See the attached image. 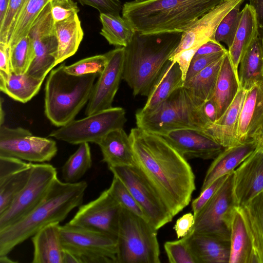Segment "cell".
Instances as JSON below:
<instances>
[{
	"mask_svg": "<svg viewBox=\"0 0 263 263\" xmlns=\"http://www.w3.org/2000/svg\"><path fill=\"white\" fill-rule=\"evenodd\" d=\"M129 137L135 166L174 217L189 205L196 190L191 166L162 136L137 127Z\"/></svg>",
	"mask_w": 263,
	"mask_h": 263,
	"instance_id": "1",
	"label": "cell"
},
{
	"mask_svg": "<svg viewBox=\"0 0 263 263\" xmlns=\"http://www.w3.org/2000/svg\"><path fill=\"white\" fill-rule=\"evenodd\" d=\"M225 0H151L123 5L122 17L144 34L183 33Z\"/></svg>",
	"mask_w": 263,
	"mask_h": 263,
	"instance_id": "2",
	"label": "cell"
},
{
	"mask_svg": "<svg viewBox=\"0 0 263 263\" xmlns=\"http://www.w3.org/2000/svg\"><path fill=\"white\" fill-rule=\"evenodd\" d=\"M87 187L85 181L70 183L57 178L35 208L17 222L0 231V256L8 255L43 227L63 221L73 209L82 205Z\"/></svg>",
	"mask_w": 263,
	"mask_h": 263,
	"instance_id": "3",
	"label": "cell"
},
{
	"mask_svg": "<svg viewBox=\"0 0 263 263\" xmlns=\"http://www.w3.org/2000/svg\"><path fill=\"white\" fill-rule=\"evenodd\" d=\"M182 33L144 34L136 31L125 47L122 79L133 95L147 96L170 57L178 47Z\"/></svg>",
	"mask_w": 263,
	"mask_h": 263,
	"instance_id": "4",
	"label": "cell"
},
{
	"mask_svg": "<svg viewBox=\"0 0 263 263\" xmlns=\"http://www.w3.org/2000/svg\"><path fill=\"white\" fill-rule=\"evenodd\" d=\"M65 65L62 63L50 71L45 86V114L59 127L74 120L88 103L99 76L95 73L72 75L65 71Z\"/></svg>",
	"mask_w": 263,
	"mask_h": 263,
	"instance_id": "5",
	"label": "cell"
},
{
	"mask_svg": "<svg viewBox=\"0 0 263 263\" xmlns=\"http://www.w3.org/2000/svg\"><path fill=\"white\" fill-rule=\"evenodd\" d=\"M135 117L137 127L160 136L181 129L204 131L211 125L202 106L194 101L184 87L174 91L153 111L147 114L136 112Z\"/></svg>",
	"mask_w": 263,
	"mask_h": 263,
	"instance_id": "6",
	"label": "cell"
},
{
	"mask_svg": "<svg viewBox=\"0 0 263 263\" xmlns=\"http://www.w3.org/2000/svg\"><path fill=\"white\" fill-rule=\"evenodd\" d=\"M157 230L121 206L117 236V263H160Z\"/></svg>",
	"mask_w": 263,
	"mask_h": 263,
	"instance_id": "7",
	"label": "cell"
},
{
	"mask_svg": "<svg viewBox=\"0 0 263 263\" xmlns=\"http://www.w3.org/2000/svg\"><path fill=\"white\" fill-rule=\"evenodd\" d=\"M63 249L80 263H117V238L69 222L60 226Z\"/></svg>",
	"mask_w": 263,
	"mask_h": 263,
	"instance_id": "8",
	"label": "cell"
},
{
	"mask_svg": "<svg viewBox=\"0 0 263 263\" xmlns=\"http://www.w3.org/2000/svg\"><path fill=\"white\" fill-rule=\"evenodd\" d=\"M126 112L121 107H112L80 120H73L52 131L49 136L71 144L94 143L98 145L110 132L123 128Z\"/></svg>",
	"mask_w": 263,
	"mask_h": 263,
	"instance_id": "9",
	"label": "cell"
},
{
	"mask_svg": "<svg viewBox=\"0 0 263 263\" xmlns=\"http://www.w3.org/2000/svg\"><path fill=\"white\" fill-rule=\"evenodd\" d=\"M234 171L195 217L191 232L230 240L231 228L237 203L233 190Z\"/></svg>",
	"mask_w": 263,
	"mask_h": 263,
	"instance_id": "10",
	"label": "cell"
},
{
	"mask_svg": "<svg viewBox=\"0 0 263 263\" xmlns=\"http://www.w3.org/2000/svg\"><path fill=\"white\" fill-rule=\"evenodd\" d=\"M58 178L56 168L48 163H33L29 180L9 206L0 214V231L17 222L35 208Z\"/></svg>",
	"mask_w": 263,
	"mask_h": 263,
	"instance_id": "11",
	"label": "cell"
},
{
	"mask_svg": "<svg viewBox=\"0 0 263 263\" xmlns=\"http://www.w3.org/2000/svg\"><path fill=\"white\" fill-rule=\"evenodd\" d=\"M108 169L126 186L156 230L172 221L174 217L169 210L136 166L109 167Z\"/></svg>",
	"mask_w": 263,
	"mask_h": 263,
	"instance_id": "12",
	"label": "cell"
},
{
	"mask_svg": "<svg viewBox=\"0 0 263 263\" xmlns=\"http://www.w3.org/2000/svg\"><path fill=\"white\" fill-rule=\"evenodd\" d=\"M57 152V143L51 139L34 136L21 127L0 126V156L41 163L51 161Z\"/></svg>",
	"mask_w": 263,
	"mask_h": 263,
	"instance_id": "13",
	"label": "cell"
},
{
	"mask_svg": "<svg viewBox=\"0 0 263 263\" xmlns=\"http://www.w3.org/2000/svg\"><path fill=\"white\" fill-rule=\"evenodd\" d=\"M28 35L33 43L34 57L26 72L32 77L44 80L56 66L58 50L49 2L34 20Z\"/></svg>",
	"mask_w": 263,
	"mask_h": 263,
	"instance_id": "14",
	"label": "cell"
},
{
	"mask_svg": "<svg viewBox=\"0 0 263 263\" xmlns=\"http://www.w3.org/2000/svg\"><path fill=\"white\" fill-rule=\"evenodd\" d=\"M121 209L107 189L95 200L80 205L69 222L117 238Z\"/></svg>",
	"mask_w": 263,
	"mask_h": 263,
	"instance_id": "15",
	"label": "cell"
},
{
	"mask_svg": "<svg viewBox=\"0 0 263 263\" xmlns=\"http://www.w3.org/2000/svg\"><path fill=\"white\" fill-rule=\"evenodd\" d=\"M125 51V47H117L106 53L108 62L94 85L85 110L86 116L112 107L114 98L122 79Z\"/></svg>",
	"mask_w": 263,
	"mask_h": 263,
	"instance_id": "16",
	"label": "cell"
},
{
	"mask_svg": "<svg viewBox=\"0 0 263 263\" xmlns=\"http://www.w3.org/2000/svg\"><path fill=\"white\" fill-rule=\"evenodd\" d=\"M162 136L186 160L214 159L224 148L202 131L195 129L172 130Z\"/></svg>",
	"mask_w": 263,
	"mask_h": 263,
	"instance_id": "17",
	"label": "cell"
},
{
	"mask_svg": "<svg viewBox=\"0 0 263 263\" xmlns=\"http://www.w3.org/2000/svg\"><path fill=\"white\" fill-rule=\"evenodd\" d=\"M243 1L225 0L198 18L182 33L178 47L171 57L185 49L199 48L209 40H214L215 31L221 20L232 9L242 4Z\"/></svg>",
	"mask_w": 263,
	"mask_h": 263,
	"instance_id": "18",
	"label": "cell"
},
{
	"mask_svg": "<svg viewBox=\"0 0 263 263\" xmlns=\"http://www.w3.org/2000/svg\"><path fill=\"white\" fill-rule=\"evenodd\" d=\"M233 190L240 208L263 191V152L256 148L234 171Z\"/></svg>",
	"mask_w": 263,
	"mask_h": 263,
	"instance_id": "19",
	"label": "cell"
},
{
	"mask_svg": "<svg viewBox=\"0 0 263 263\" xmlns=\"http://www.w3.org/2000/svg\"><path fill=\"white\" fill-rule=\"evenodd\" d=\"M262 124L263 81H261L246 91L238 121L240 142L252 140Z\"/></svg>",
	"mask_w": 263,
	"mask_h": 263,
	"instance_id": "20",
	"label": "cell"
},
{
	"mask_svg": "<svg viewBox=\"0 0 263 263\" xmlns=\"http://www.w3.org/2000/svg\"><path fill=\"white\" fill-rule=\"evenodd\" d=\"M246 90L240 88L223 114L202 131L224 148L241 144L238 138L239 115Z\"/></svg>",
	"mask_w": 263,
	"mask_h": 263,
	"instance_id": "21",
	"label": "cell"
},
{
	"mask_svg": "<svg viewBox=\"0 0 263 263\" xmlns=\"http://www.w3.org/2000/svg\"><path fill=\"white\" fill-rule=\"evenodd\" d=\"M230 243L229 263H259L252 234L239 206L232 219Z\"/></svg>",
	"mask_w": 263,
	"mask_h": 263,
	"instance_id": "22",
	"label": "cell"
},
{
	"mask_svg": "<svg viewBox=\"0 0 263 263\" xmlns=\"http://www.w3.org/2000/svg\"><path fill=\"white\" fill-rule=\"evenodd\" d=\"M184 80L178 64L169 60L152 86L146 103L136 112L149 114L155 110L177 89L183 87Z\"/></svg>",
	"mask_w": 263,
	"mask_h": 263,
	"instance_id": "23",
	"label": "cell"
},
{
	"mask_svg": "<svg viewBox=\"0 0 263 263\" xmlns=\"http://www.w3.org/2000/svg\"><path fill=\"white\" fill-rule=\"evenodd\" d=\"M186 235L196 263H229L230 240L191 231Z\"/></svg>",
	"mask_w": 263,
	"mask_h": 263,
	"instance_id": "24",
	"label": "cell"
},
{
	"mask_svg": "<svg viewBox=\"0 0 263 263\" xmlns=\"http://www.w3.org/2000/svg\"><path fill=\"white\" fill-rule=\"evenodd\" d=\"M256 148L252 139L241 144L224 148L208 170L200 192L219 177L228 175L245 161Z\"/></svg>",
	"mask_w": 263,
	"mask_h": 263,
	"instance_id": "25",
	"label": "cell"
},
{
	"mask_svg": "<svg viewBox=\"0 0 263 263\" xmlns=\"http://www.w3.org/2000/svg\"><path fill=\"white\" fill-rule=\"evenodd\" d=\"M59 222L50 223L31 237L33 263H62L64 252Z\"/></svg>",
	"mask_w": 263,
	"mask_h": 263,
	"instance_id": "26",
	"label": "cell"
},
{
	"mask_svg": "<svg viewBox=\"0 0 263 263\" xmlns=\"http://www.w3.org/2000/svg\"><path fill=\"white\" fill-rule=\"evenodd\" d=\"M102 161L108 167L135 166V161L129 135L123 128L109 133L98 144Z\"/></svg>",
	"mask_w": 263,
	"mask_h": 263,
	"instance_id": "27",
	"label": "cell"
},
{
	"mask_svg": "<svg viewBox=\"0 0 263 263\" xmlns=\"http://www.w3.org/2000/svg\"><path fill=\"white\" fill-rule=\"evenodd\" d=\"M240 88L238 74L235 72L228 51L224 55L211 99L217 109V120L226 111Z\"/></svg>",
	"mask_w": 263,
	"mask_h": 263,
	"instance_id": "28",
	"label": "cell"
},
{
	"mask_svg": "<svg viewBox=\"0 0 263 263\" xmlns=\"http://www.w3.org/2000/svg\"><path fill=\"white\" fill-rule=\"evenodd\" d=\"M258 36V25L255 12L252 7L249 4H247L241 11V17L237 31L233 43L228 50L236 73L238 74V68L242 57Z\"/></svg>",
	"mask_w": 263,
	"mask_h": 263,
	"instance_id": "29",
	"label": "cell"
},
{
	"mask_svg": "<svg viewBox=\"0 0 263 263\" xmlns=\"http://www.w3.org/2000/svg\"><path fill=\"white\" fill-rule=\"evenodd\" d=\"M240 88L248 90L263 81V39L257 37L248 47L239 63Z\"/></svg>",
	"mask_w": 263,
	"mask_h": 263,
	"instance_id": "30",
	"label": "cell"
},
{
	"mask_svg": "<svg viewBox=\"0 0 263 263\" xmlns=\"http://www.w3.org/2000/svg\"><path fill=\"white\" fill-rule=\"evenodd\" d=\"M58 43L56 65L62 63L77 51L84 32L78 14L54 23Z\"/></svg>",
	"mask_w": 263,
	"mask_h": 263,
	"instance_id": "31",
	"label": "cell"
},
{
	"mask_svg": "<svg viewBox=\"0 0 263 263\" xmlns=\"http://www.w3.org/2000/svg\"><path fill=\"white\" fill-rule=\"evenodd\" d=\"M44 80L31 76L27 72L8 74L0 72V89L13 100L25 103L39 91Z\"/></svg>",
	"mask_w": 263,
	"mask_h": 263,
	"instance_id": "32",
	"label": "cell"
},
{
	"mask_svg": "<svg viewBox=\"0 0 263 263\" xmlns=\"http://www.w3.org/2000/svg\"><path fill=\"white\" fill-rule=\"evenodd\" d=\"M223 57L184 82L183 87L199 106L212 97Z\"/></svg>",
	"mask_w": 263,
	"mask_h": 263,
	"instance_id": "33",
	"label": "cell"
},
{
	"mask_svg": "<svg viewBox=\"0 0 263 263\" xmlns=\"http://www.w3.org/2000/svg\"><path fill=\"white\" fill-rule=\"evenodd\" d=\"M102 27L100 34L110 45L126 47L132 40L136 31L132 26L120 15L100 13Z\"/></svg>",
	"mask_w": 263,
	"mask_h": 263,
	"instance_id": "34",
	"label": "cell"
},
{
	"mask_svg": "<svg viewBox=\"0 0 263 263\" xmlns=\"http://www.w3.org/2000/svg\"><path fill=\"white\" fill-rule=\"evenodd\" d=\"M49 0H24L15 17L9 34L12 46L28 35L30 27Z\"/></svg>",
	"mask_w": 263,
	"mask_h": 263,
	"instance_id": "35",
	"label": "cell"
},
{
	"mask_svg": "<svg viewBox=\"0 0 263 263\" xmlns=\"http://www.w3.org/2000/svg\"><path fill=\"white\" fill-rule=\"evenodd\" d=\"M240 208L252 234L259 262L263 263V191Z\"/></svg>",
	"mask_w": 263,
	"mask_h": 263,
	"instance_id": "36",
	"label": "cell"
},
{
	"mask_svg": "<svg viewBox=\"0 0 263 263\" xmlns=\"http://www.w3.org/2000/svg\"><path fill=\"white\" fill-rule=\"evenodd\" d=\"M77 150L72 154L62 168V176L64 182H79L91 167L92 158L88 143L79 144Z\"/></svg>",
	"mask_w": 263,
	"mask_h": 263,
	"instance_id": "37",
	"label": "cell"
},
{
	"mask_svg": "<svg viewBox=\"0 0 263 263\" xmlns=\"http://www.w3.org/2000/svg\"><path fill=\"white\" fill-rule=\"evenodd\" d=\"M32 164L29 162L27 167L0 179V214L9 206L27 183Z\"/></svg>",
	"mask_w": 263,
	"mask_h": 263,
	"instance_id": "38",
	"label": "cell"
},
{
	"mask_svg": "<svg viewBox=\"0 0 263 263\" xmlns=\"http://www.w3.org/2000/svg\"><path fill=\"white\" fill-rule=\"evenodd\" d=\"M10 47L12 72L16 74L26 72L34 57L31 39L27 35Z\"/></svg>",
	"mask_w": 263,
	"mask_h": 263,
	"instance_id": "39",
	"label": "cell"
},
{
	"mask_svg": "<svg viewBox=\"0 0 263 263\" xmlns=\"http://www.w3.org/2000/svg\"><path fill=\"white\" fill-rule=\"evenodd\" d=\"M241 5V4H238L223 17L215 32L214 40L219 43H224L228 48L233 43L239 24Z\"/></svg>",
	"mask_w": 263,
	"mask_h": 263,
	"instance_id": "40",
	"label": "cell"
},
{
	"mask_svg": "<svg viewBox=\"0 0 263 263\" xmlns=\"http://www.w3.org/2000/svg\"><path fill=\"white\" fill-rule=\"evenodd\" d=\"M108 190L122 207L149 221L145 214L128 189L118 178L114 176Z\"/></svg>",
	"mask_w": 263,
	"mask_h": 263,
	"instance_id": "41",
	"label": "cell"
},
{
	"mask_svg": "<svg viewBox=\"0 0 263 263\" xmlns=\"http://www.w3.org/2000/svg\"><path fill=\"white\" fill-rule=\"evenodd\" d=\"M107 62L108 57L105 53L82 59L70 65H65V70L67 73L74 76L92 73L100 75Z\"/></svg>",
	"mask_w": 263,
	"mask_h": 263,
	"instance_id": "42",
	"label": "cell"
},
{
	"mask_svg": "<svg viewBox=\"0 0 263 263\" xmlns=\"http://www.w3.org/2000/svg\"><path fill=\"white\" fill-rule=\"evenodd\" d=\"M164 248L171 263H196L190 249L187 235L177 240L165 242Z\"/></svg>",
	"mask_w": 263,
	"mask_h": 263,
	"instance_id": "43",
	"label": "cell"
},
{
	"mask_svg": "<svg viewBox=\"0 0 263 263\" xmlns=\"http://www.w3.org/2000/svg\"><path fill=\"white\" fill-rule=\"evenodd\" d=\"M49 2L54 23L68 19L79 11L77 3L73 0H54Z\"/></svg>",
	"mask_w": 263,
	"mask_h": 263,
	"instance_id": "44",
	"label": "cell"
},
{
	"mask_svg": "<svg viewBox=\"0 0 263 263\" xmlns=\"http://www.w3.org/2000/svg\"><path fill=\"white\" fill-rule=\"evenodd\" d=\"M24 0H10L7 12L0 23V42L8 43L11 29Z\"/></svg>",
	"mask_w": 263,
	"mask_h": 263,
	"instance_id": "45",
	"label": "cell"
},
{
	"mask_svg": "<svg viewBox=\"0 0 263 263\" xmlns=\"http://www.w3.org/2000/svg\"><path fill=\"white\" fill-rule=\"evenodd\" d=\"M229 175L222 176L215 180L206 188L201 191L199 196L193 200L191 206L194 217L215 194L224 182Z\"/></svg>",
	"mask_w": 263,
	"mask_h": 263,
	"instance_id": "46",
	"label": "cell"
},
{
	"mask_svg": "<svg viewBox=\"0 0 263 263\" xmlns=\"http://www.w3.org/2000/svg\"><path fill=\"white\" fill-rule=\"evenodd\" d=\"M83 6H89L96 9L100 13L120 15L123 5L120 0H78Z\"/></svg>",
	"mask_w": 263,
	"mask_h": 263,
	"instance_id": "47",
	"label": "cell"
},
{
	"mask_svg": "<svg viewBox=\"0 0 263 263\" xmlns=\"http://www.w3.org/2000/svg\"><path fill=\"white\" fill-rule=\"evenodd\" d=\"M228 51V50L193 59L187 72L184 82L188 81L201 70L223 57Z\"/></svg>",
	"mask_w": 263,
	"mask_h": 263,
	"instance_id": "48",
	"label": "cell"
},
{
	"mask_svg": "<svg viewBox=\"0 0 263 263\" xmlns=\"http://www.w3.org/2000/svg\"><path fill=\"white\" fill-rule=\"evenodd\" d=\"M29 164L16 158L0 156V179L27 167Z\"/></svg>",
	"mask_w": 263,
	"mask_h": 263,
	"instance_id": "49",
	"label": "cell"
},
{
	"mask_svg": "<svg viewBox=\"0 0 263 263\" xmlns=\"http://www.w3.org/2000/svg\"><path fill=\"white\" fill-rule=\"evenodd\" d=\"M198 49V48L195 47L185 49L169 58V60L178 64L182 72L184 82L185 80L191 62Z\"/></svg>",
	"mask_w": 263,
	"mask_h": 263,
	"instance_id": "50",
	"label": "cell"
},
{
	"mask_svg": "<svg viewBox=\"0 0 263 263\" xmlns=\"http://www.w3.org/2000/svg\"><path fill=\"white\" fill-rule=\"evenodd\" d=\"M194 222L195 217L192 213H186L178 219L174 227L177 238L186 235L192 229Z\"/></svg>",
	"mask_w": 263,
	"mask_h": 263,
	"instance_id": "51",
	"label": "cell"
},
{
	"mask_svg": "<svg viewBox=\"0 0 263 263\" xmlns=\"http://www.w3.org/2000/svg\"><path fill=\"white\" fill-rule=\"evenodd\" d=\"M227 51L228 50L220 43L214 40H210L198 48L193 59Z\"/></svg>",
	"mask_w": 263,
	"mask_h": 263,
	"instance_id": "52",
	"label": "cell"
},
{
	"mask_svg": "<svg viewBox=\"0 0 263 263\" xmlns=\"http://www.w3.org/2000/svg\"><path fill=\"white\" fill-rule=\"evenodd\" d=\"M0 72L10 74L12 72L10 63V47L8 43L0 42Z\"/></svg>",
	"mask_w": 263,
	"mask_h": 263,
	"instance_id": "53",
	"label": "cell"
},
{
	"mask_svg": "<svg viewBox=\"0 0 263 263\" xmlns=\"http://www.w3.org/2000/svg\"><path fill=\"white\" fill-rule=\"evenodd\" d=\"M253 8L256 17L258 36L263 39V0H247Z\"/></svg>",
	"mask_w": 263,
	"mask_h": 263,
	"instance_id": "54",
	"label": "cell"
},
{
	"mask_svg": "<svg viewBox=\"0 0 263 263\" xmlns=\"http://www.w3.org/2000/svg\"><path fill=\"white\" fill-rule=\"evenodd\" d=\"M202 109L204 115L210 122L211 125L217 120L216 107L211 99L208 100L203 103L202 105Z\"/></svg>",
	"mask_w": 263,
	"mask_h": 263,
	"instance_id": "55",
	"label": "cell"
},
{
	"mask_svg": "<svg viewBox=\"0 0 263 263\" xmlns=\"http://www.w3.org/2000/svg\"><path fill=\"white\" fill-rule=\"evenodd\" d=\"M62 263H80V260L76 255L64 249Z\"/></svg>",
	"mask_w": 263,
	"mask_h": 263,
	"instance_id": "56",
	"label": "cell"
},
{
	"mask_svg": "<svg viewBox=\"0 0 263 263\" xmlns=\"http://www.w3.org/2000/svg\"><path fill=\"white\" fill-rule=\"evenodd\" d=\"M253 139L256 143V149L263 152V124Z\"/></svg>",
	"mask_w": 263,
	"mask_h": 263,
	"instance_id": "57",
	"label": "cell"
},
{
	"mask_svg": "<svg viewBox=\"0 0 263 263\" xmlns=\"http://www.w3.org/2000/svg\"><path fill=\"white\" fill-rule=\"evenodd\" d=\"M10 0H0V23L3 21L7 11Z\"/></svg>",
	"mask_w": 263,
	"mask_h": 263,
	"instance_id": "58",
	"label": "cell"
},
{
	"mask_svg": "<svg viewBox=\"0 0 263 263\" xmlns=\"http://www.w3.org/2000/svg\"><path fill=\"white\" fill-rule=\"evenodd\" d=\"M3 98H1L0 103V126L3 125L5 120V112L3 109Z\"/></svg>",
	"mask_w": 263,
	"mask_h": 263,
	"instance_id": "59",
	"label": "cell"
},
{
	"mask_svg": "<svg viewBox=\"0 0 263 263\" xmlns=\"http://www.w3.org/2000/svg\"><path fill=\"white\" fill-rule=\"evenodd\" d=\"M16 261L11 260L8 255L0 256V263H14Z\"/></svg>",
	"mask_w": 263,
	"mask_h": 263,
	"instance_id": "60",
	"label": "cell"
},
{
	"mask_svg": "<svg viewBox=\"0 0 263 263\" xmlns=\"http://www.w3.org/2000/svg\"><path fill=\"white\" fill-rule=\"evenodd\" d=\"M148 1H151V0H134L133 1L137 2V3H142V2H145Z\"/></svg>",
	"mask_w": 263,
	"mask_h": 263,
	"instance_id": "61",
	"label": "cell"
},
{
	"mask_svg": "<svg viewBox=\"0 0 263 263\" xmlns=\"http://www.w3.org/2000/svg\"><path fill=\"white\" fill-rule=\"evenodd\" d=\"M54 1V0H49V2H51V1Z\"/></svg>",
	"mask_w": 263,
	"mask_h": 263,
	"instance_id": "62",
	"label": "cell"
}]
</instances>
